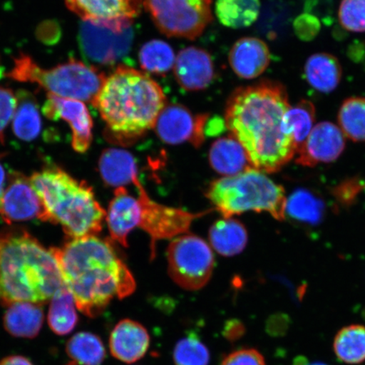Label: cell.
Listing matches in <instances>:
<instances>
[{"mask_svg": "<svg viewBox=\"0 0 365 365\" xmlns=\"http://www.w3.org/2000/svg\"><path fill=\"white\" fill-rule=\"evenodd\" d=\"M290 107L284 86L270 80L238 88L228 99L227 129L255 170L277 172L295 156L297 147L284 122Z\"/></svg>", "mask_w": 365, "mask_h": 365, "instance_id": "6da1fadb", "label": "cell"}, {"mask_svg": "<svg viewBox=\"0 0 365 365\" xmlns=\"http://www.w3.org/2000/svg\"><path fill=\"white\" fill-rule=\"evenodd\" d=\"M50 250L63 284L86 317L100 316L114 298L125 299L135 290L133 275L108 240L71 239L62 247Z\"/></svg>", "mask_w": 365, "mask_h": 365, "instance_id": "7a4b0ae2", "label": "cell"}, {"mask_svg": "<svg viewBox=\"0 0 365 365\" xmlns=\"http://www.w3.org/2000/svg\"><path fill=\"white\" fill-rule=\"evenodd\" d=\"M166 102L161 86L145 73L120 66L106 77L93 104L106 124L105 137L128 145L153 129Z\"/></svg>", "mask_w": 365, "mask_h": 365, "instance_id": "3957f363", "label": "cell"}, {"mask_svg": "<svg viewBox=\"0 0 365 365\" xmlns=\"http://www.w3.org/2000/svg\"><path fill=\"white\" fill-rule=\"evenodd\" d=\"M63 286L51 250L21 228L0 232V304H43Z\"/></svg>", "mask_w": 365, "mask_h": 365, "instance_id": "277c9868", "label": "cell"}, {"mask_svg": "<svg viewBox=\"0 0 365 365\" xmlns=\"http://www.w3.org/2000/svg\"><path fill=\"white\" fill-rule=\"evenodd\" d=\"M43 207L41 221L62 227L71 239L97 236L106 212L86 181H78L56 165H48L29 178Z\"/></svg>", "mask_w": 365, "mask_h": 365, "instance_id": "5b68a950", "label": "cell"}, {"mask_svg": "<svg viewBox=\"0 0 365 365\" xmlns=\"http://www.w3.org/2000/svg\"><path fill=\"white\" fill-rule=\"evenodd\" d=\"M205 195L225 218L248 211L267 212L279 221L285 218L284 188L254 168L214 180Z\"/></svg>", "mask_w": 365, "mask_h": 365, "instance_id": "8992f818", "label": "cell"}, {"mask_svg": "<svg viewBox=\"0 0 365 365\" xmlns=\"http://www.w3.org/2000/svg\"><path fill=\"white\" fill-rule=\"evenodd\" d=\"M9 78L38 84L48 94L58 98L93 103L102 89L106 76L98 68L72 59L45 70L26 54L15 58Z\"/></svg>", "mask_w": 365, "mask_h": 365, "instance_id": "52a82bcc", "label": "cell"}, {"mask_svg": "<svg viewBox=\"0 0 365 365\" xmlns=\"http://www.w3.org/2000/svg\"><path fill=\"white\" fill-rule=\"evenodd\" d=\"M212 0H144L143 6L160 31L171 38L195 39L213 17Z\"/></svg>", "mask_w": 365, "mask_h": 365, "instance_id": "ba28073f", "label": "cell"}, {"mask_svg": "<svg viewBox=\"0 0 365 365\" xmlns=\"http://www.w3.org/2000/svg\"><path fill=\"white\" fill-rule=\"evenodd\" d=\"M168 272L182 289H202L211 279L215 259L210 246L200 237L184 235L173 240L168 249Z\"/></svg>", "mask_w": 365, "mask_h": 365, "instance_id": "9c48e42d", "label": "cell"}, {"mask_svg": "<svg viewBox=\"0 0 365 365\" xmlns=\"http://www.w3.org/2000/svg\"><path fill=\"white\" fill-rule=\"evenodd\" d=\"M133 185L139 195L141 207V218L139 227L148 232L152 244V257H154L156 243L159 240H170L188 232L191 225L199 217L211 213L208 210L200 213H192L185 210L167 207L150 199L138 178Z\"/></svg>", "mask_w": 365, "mask_h": 365, "instance_id": "30bf717a", "label": "cell"}, {"mask_svg": "<svg viewBox=\"0 0 365 365\" xmlns=\"http://www.w3.org/2000/svg\"><path fill=\"white\" fill-rule=\"evenodd\" d=\"M132 26L121 33L107 27L82 21L78 42L82 56L96 66H113L127 56L133 43Z\"/></svg>", "mask_w": 365, "mask_h": 365, "instance_id": "8fae6325", "label": "cell"}, {"mask_svg": "<svg viewBox=\"0 0 365 365\" xmlns=\"http://www.w3.org/2000/svg\"><path fill=\"white\" fill-rule=\"evenodd\" d=\"M66 3L68 10L83 21L116 33L129 29L143 6V0H66Z\"/></svg>", "mask_w": 365, "mask_h": 365, "instance_id": "7c38bea8", "label": "cell"}, {"mask_svg": "<svg viewBox=\"0 0 365 365\" xmlns=\"http://www.w3.org/2000/svg\"><path fill=\"white\" fill-rule=\"evenodd\" d=\"M208 114H193L181 105H170L159 114L155 129L163 143L179 145L189 141L195 148L202 144Z\"/></svg>", "mask_w": 365, "mask_h": 365, "instance_id": "4fadbf2b", "label": "cell"}, {"mask_svg": "<svg viewBox=\"0 0 365 365\" xmlns=\"http://www.w3.org/2000/svg\"><path fill=\"white\" fill-rule=\"evenodd\" d=\"M43 112L49 120H63L70 125L72 147L76 152L84 153L90 148L93 143V123L84 103L48 94Z\"/></svg>", "mask_w": 365, "mask_h": 365, "instance_id": "5bb4252c", "label": "cell"}, {"mask_svg": "<svg viewBox=\"0 0 365 365\" xmlns=\"http://www.w3.org/2000/svg\"><path fill=\"white\" fill-rule=\"evenodd\" d=\"M43 207L29 178L11 171L4 190L1 218L8 225L12 222L42 217Z\"/></svg>", "mask_w": 365, "mask_h": 365, "instance_id": "9a60e30c", "label": "cell"}, {"mask_svg": "<svg viewBox=\"0 0 365 365\" xmlns=\"http://www.w3.org/2000/svg\"><path fill=\"white\" fill-rule=\"evenodd\" d=\"M345 145L344 134L339 127L328 121L319 123L296 153V162L307 167L334 162L344 153Z\"/></svg>", "mask_w": 365, "mask_h": 365, "instance_id": "2e32d148", "label": "cell"}, {"mask_svg": "<svg viewBox=\"0 0 365 365\" xmlns=\"http://www.w3.org/2000/svg\"><path fill=\"white\" fill-rule=\"evenodd\" d=\"M150 341L147 328L133 319H125L114 327L109 336V349L113 358L134 364L148 353Z\"/></svg>", "mask_w": 365, "mask_h": 365, "instance_id": "e0dca14e", "label": "cell"}, {"mask_svg": "<svg viewBox=\"0 0 365 365\" xmlns=\"http://www.w3.org/2000/svg\"><path fill=\"white\" fill-rule=\"evenodd\" d=\"M173 68L177 81L185 90L205 89L213 80L212 59L202 48L188 47L181 50Z\"/></svg>", "mask_w": 365, "mask_h": 365, "instance_id": "ac0fdd59", "label": "cell"}, {"mask_svg": "<svg viewBox=\"0 0 365 365\" xmlns=\"http://www.w3.org/2000/svg\"><path fill=\"white\" fill-rule=\"evenodd\" d=\"M106 218L112 240L127 247L128 235L135 227H139L140 222L139 199L128 192L125 187L117 188L109 204Z\"/></svg>", "mask_w": 365, "mask_h": 365, "instance_id": "d6986e66", "label": "cell"}, {"mask_svg": "<svg viewBox=\"0 0 365 365\" xmlns=\"http://www.w3.org/2000/svg\"><path fill=\"white\" fill-rule=\"evenodd\" d=\"M271 62L268 46L257 38H241L232 46L230 63L235 74L243 79H255L267 71Z\"/></svg>", "mask_w": 365, "mask_h": 365, "instance_id": "ffe728a7", "label": "cell"}, {"mask_svg": "<svg viewBox=\"0 0 365 365\" xmlns=\"http://www.w3.org/2000/svg\"><path fill=\"white\" fill-rule=\"evenodd\" d=\"M43 310L40 304L21 302L8 307L4 313V329L17 339H33L39 334L43 324Z\"/></svg>", "mask_w": 365, "mask_h": 365, "instance_id": "44dd1931", "label": "cell"}, {"mask_svg": "<svg viewBox=\"0 0 365 365\" xmlns=\"http://www.w3.org/2000/svg\"><path fill=\"white\" fill-rule=\"evenodd\" d=\"M99 172L105 184L125 187L137 179V163L133 155L124 149L104 150L98 163Z\"/></svg>", "mask_w": 365, "mask_h": 365, "instance_id": "7402d4cb", "label": "cell"}, {"mask_svg": "<svg viewBox=\"0 0 365 365\" xmlns=\"http://www.w3.org/2000/svg\"><path fill=\"white\" fill-rule=\"evenodd\" d=\"M210 164L222 175L232 176L252 168L242 145L231 135L218 139L209 153Z\"/></svg>", "mask_w": 365, "mask_h": 365, "instance_id": "603a6c76", "label": "cell"}, {"mask_svg": "<svg viewBox=\"0 0 365 365\" xmlns=\"http://www.w3.org/2000/svg\"><path fill=\"white\" fill-rule=\"evenodd\" d=\"M341 74L339 59L330 53H314L305 63V79L313 88L323 93H330L339 86Z\"/></svg>", "mask_w": 365, "mask_h": 365, "instance_id": "cb8c5ba5", "label": "cell"}, {"mask_svg": "<svg viewBox=\"0 0 365 365\" xmlns=\"http://www.w3.org/2000/svg\"><path fill=\"white\" fill-rule=\"evenodd\" d=\"M209 240L218 254L230 257L245 250L248 242V234L240 221L234 218H223L212 226Z\"/></svg>", "mask_w": 365, "mask_h": 365, "instance_id": "d4e9b609", "label": "cell"}, {"mask_svg": "<svg viewBox=\"0 0 365 365\" xmlns=\"http://www.w3.org/2000/svg\"><path fill=\"white\" fill-rule=\"evenodd\" d=\"M259 13V0H216V16L228 29L249 27L258 20Z\"/></svg>", "mask_w": 365, "mask_h": 365, "instance_id": "484cf974", "label": "cell"}, {"mask_svg": "<svg viewBox=\"0 0 365 365\" xmlns=\"http://www.w3.org/2000/svg\"><path fill=\"white\" fill-rule=\"evenodd\" d=\"M17 108L13 118V131L23 141L38 138L42 130V120L38 103L33 95L21 91L17 96Z\"/></svg>", "mask_w": 365, "mask_h": 365, "instance_id": "4316f807", "label": "cell"}, {"mask_svg": "<svg viewBox=\"0 0 365 365\" xmlns=\"http://www.w3.org/2000/svg\"><path fill=\"white\" fill-rule=\"evenodd\" d=\"M323 200L308 190H297L286 200L285 216L305 225H317L325 215Z\"/></svg>", "mask_w": 365, "mask_h": 365, "instance_id": "83f0119b", "label": "cell"}, {"mask_svg": "<svg viewBox=\"0 0 365 365\" xmlns=\"http://www.w3.org/2000/svg\"><path fill=\"white\" fill-rule=\"evenodd\" d=\"M66 352L70 365H101L106 349L98 335L89 331L76 333L67 341Z\"/></svg>", "mask_w": 365, "mask_h": 365, "instance_id": "f1b7e54d", "label": "cell"}, {"mask_svg": "<svg viewBox=\"0 0 365 365\" xmlns=\"http://www.w3.org/2000/svg\"><path fill=\"white\" fill-rule=\"evenodd\" d=\"M76 307L74 297L63 286L50 303L48 314L50 329L58 336H66L74 331L78 323Z\"/></svg>", "mask_w": 365, "mask_h": 365, "instance_id": "f546056e", "label": "cell"}, {"mask_svg": "<svg viewBox=\"0 0 365 365\" xmlns=\"http://www.w3.org/2000/svg\"><path fill=\"white\" fill-rule=\"evenodd\" d=\"M333 349L336 357L345 364L365 361V327L351 325L342 328L335 336Z\"/></svg>", "mask_w": 365, "mask_h": 365, "instance_id": "4dcf8cb0", "label": "cell"}, {"mask_svg": "<svg viewBox=\"0 0 365 365\" xmlns=\"http://www.w3.org/2000/svg\"><path fill=\"white\" fill-rule=\"evenodd\" d=\"M316 118V108L308 100H301L290 107L284 115V122L287 133L293 137L297 153L307 140L313 129Z\"/></svg>", "mask_w": 365, "mask_h": 365, "instance_id": "1f68e13d", "label": "cell"}, {"mask_svg": "<svg viewBox=\"0 0 365 365\" xmlns=\"http://www.w3.org/2000/svg\"><path fill=\"white\" fill-rule=\"evenodd\" d=\"M175 59L171 46L162 40L150 41L139 52L141 68L155 75L166 74L175 66Z\"/></svg>", "mask_w": 365, "mask_h": 365, "instance_id": "d6a6232c", "label": "cell"}, {"mask_svg": "<svg viewBox=\"0 0 365 365\" xmlns=\"http://www.w3.org/2000/svg\"><path fill=\"white\" fill-rule=\"evenodd\" d=\"M337 118L342 133L356 143H365V98L346 99Z\"/></svg>", "mask_w": 365, "mask_h": 365, "instance_id": "836d02e7", "label": "cell"}, {"mask_svg": "<svg viewBox=\"0 0 365 365\" xmlns=\"http://www.w3.org/2000/svg\"><path fill=\"white\" fill-rule=\"evenodd\" d=\"M173 358L175 365H208L211 356L197 336L189 335L177 342Z\"/></svg>", "mask_w": 365, "mask_h": 365, "instance_id": "e575fe53", "label": "cell"}, {"mask_svg": "<svg viewBox=\"0 0 365 365\" xmlns=\"http://www.w3.org/2000/svg\"><path fill=\"white\" fill-rule=\"evenodd\" d=\"M339 18L344 29L353 33H364L365 0H341Z\"/></svg>", "mask_w": 365, "mask_h": 365, "instance_id": "d590c367", "label": "cell"}, {"mask_svg": "<svg viewBox=\"0 0 365 365\" xmlns=\"http://www.w3.org/2000/svg\"><path fill=\"white\" fill-rule=\"evenodd\" d=\"M17 97L11 89L0 86V140L4 143V131L15 116Z\"/></svg>", "mask_w": 365, "mask_h": 365, "instance_id": "8d00e7d4", "label": "cell"}, {"mask_svg": "<svg viewBox=\"0 0 365 365\" xmlns=\"http://www.w3.org/2000/svg\"><path fill=\"white\" fill-rule=\"evenodd\" d=\"M294 30L300 40L309 42L316 38L319 33L321 22L317 16L312 14H301L294 22Z\"/></svg>", "mask_w": 365, "mask_h": 365, "instance_id": "74e56055", "label": "cell"}, {"mask_svg": "<svg viewBox=\"0 0 365 365\" xmlns=\"http://www.w3.org/2000/svg\"><path fill=\"white\" fill-rule=\"evenodd\" d=\"M221 365H267L263 355L254 349L236 350L222 360Z\"/></svg>", "mask_w": 365, "mask_h": 365, "instance_id": "f35d334b", "label": "cell"}, {"mask_svg": "<svg viewBox=\"0 0 365 365\" xmlns=\"http://www.w3.org/2000/svg\"><path fill=\"white\" fill-rule=\"evenodd\" d=\"M245 328L243 323L238 319H230L223 329V335L230 341H236L241 339L245 334Z\"/></svg>", "mask_w": 365, "mask_h": 365, "instance_id": "ab89813d", "label": "cell"}, {"mask_svg": "<svg viewBox=\"0 0 365 365\" xmlns=\"http://www.w3.org/2000/svg\"><path fill=\"white\" fill-rule=\"evenodd\" d=\"M227 129L225 120L219 116L208 118L205 126V135L216 136L221 135Z\"/></svg>", "mask_w": 365, "mask_h": 365, "instance_id": "60d3db41", "label": "cell"}, {"mask_svg": "<svg viewBox=\"0 0 365 365\" xmlns=\"http://www.w3.org/2000/svg\"><path fill=\"white\" fill-rule=\"evenodd\" d=\"M0 365H34L29 358L22 355H11L0 360Z\"/></svg>", "mask_w": 365, "mask_h": 365, "instance_id": "b9f144b4", "label": "cell"}, {"mask_svg": "<svg viewBox=\"0 0 365 365\" xmlns=\"http://www.w3.org/2000/svg\"><path fill=\"white\" fill-rule=\"evenodd\" d=\"M2 155H0V217H1L2 202L4 190L6 187V173L1 163Z\"/></svg>", "mask_w": 365, "mask_h": 365, "instance_id": "7bdbcfd3", "label": "cell"}, {"mask_svg": "<svg viewBox=\"0 0 365 365\" xmlns=\"http://www.w3.org/2000/svg\"><path fill=\"white\" fill-rule=\"evenodd\" d=\"M308 364L307 359L299 357L294 360L293 365H307Z\"/></svg>", "mask_w": 365, "mask_h": 365, "instance_id": "ee69618b", "label": "cell"}, {"mask_svg": "<svg viewBox=\"0 0 365 365\" xmlns=\"http://www.w3.org/2000/svg\"><path fill=\"white\" fill-rule=\"evenodd\" d=\"M3 76H4V68H2L1 65H0V78H2Z\"/></svg>", "mask_w": 365, "mask_h": 365, "instance_id": "f6af8a7d", "label": "cell"}, {"mask_svg": "<svg viewBox=\"0 0 365 365\" xmlns=\"http://www.w3.org/2000/svg\"><path fill=\"white\" fill-rule=\"evenodd\" d=\"M307 365H327V364H323V363H319V362L318 363L317 362V363H313V364H308Z\"/></svg>", "mask_w": 365, "mask_h": 365, "instance_id": "bcb514c9", "label": "cell"}]
</instances>
